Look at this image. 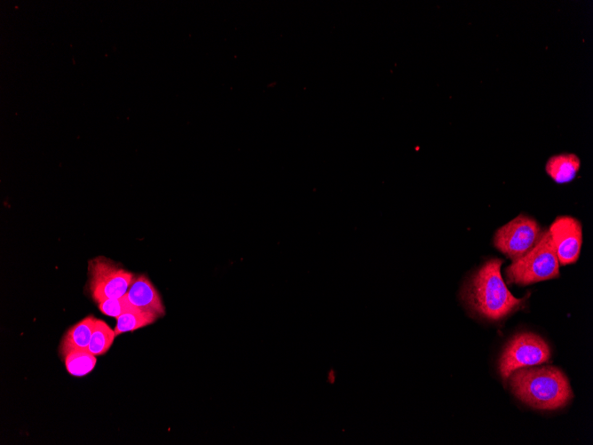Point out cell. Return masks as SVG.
<instances>
[{
	"mask_svg": "<svg viewBox=\"0 0 593 445\" xmlns=\"http://www.w3.org/2000/svg\"><path fill=\"white\" fill-rule=\"evenodd\" d=\"M502 260L486 261L469 280L463 298L478 315L491 321L501 320L520 309L525 298H517L508 290L501 274Z\"/></svg>",
	"mask_w": 593,
	"mask_h": 445,
	"instance_id": "6da1fadb",
	"label": "cell"
},
{
	"mask_svg": "<svg viewBox=\"0 0 593 445\" xmlns=\"http://www.w3.org/2000/svg\"><path fill=\"white\" fill-rule=\"evenodd\" d=\"M513 393L524 403L542 410L565 406L573 397L566 376L553 366L518 369L510 376Z\"/></svg>",
	"mask_w": 593,
	"mask_h": 445,
	"instance_id": "7a4b0ae2",
	"label": "cell"
},
{
	"mask_svg": "<svg viewBox=\"0 0 593 445\" xmlns=\"http://www.w3.org/2000/svg\"><path fill=\"white\" fill-rule=\"evenodd\" d=\"M508 282L528 285L557 278L559 262L548 231L542 232L536 243L522 257L513 260L506 270Z\"/></svg>",
	"mask_w": 593,
	"mask_h": 445,
	"instance_id": "3957f363",
	"label": "cell"
},
{
	"mask_svg": "<svg viewBox=\"0 0 593 445\" xmlns=\"http://www.w3.org/2000/svg\"><path fill=\"white\" fill-rule=\"evenodd\" d=\"M550 358V348L540 336L523 332L512 338L499 359V372L508 378L515 370L542 364Z\"/></svg>",
	"mask_w": 593,
	"mask_h": 445,
	"instance_id": "277c9868",
	"label": "cell"
},
{
	"mask_svg": "<svg viewBox=\"0 0 593 445\" xmlns=\"http://www.w3.org/2000/svg\"><path fill=\"white\" fill-rule=\"evenodd\" d=\"M89 290L98 304L124 296L134 280V274L111 259L97 257L89 260Z\"/></svg>",
	"mask_w": 593,
	"mask_h": 445,
	"instance_id": "5b68a950",
	"label": "cell"
},
{
	"mask_svg": "<svg viewBox=\"0 0 593 445\" xmlns=\"http://www.w3.org/2000/svg\"><path fill=\"white\" fill-rule=\"evenodd\" d=\"M542 234L539 224L533 218L520 214L496 231L494 244L513 261L526 253Z\"/></svg>",
	"mask_w": 593,
	"mask_h": 445,
	"instance_id": "8992f818",
	"label": "cell"
},
{
	"mask_svg": "<svg viewBox=\"0 0 593 445\" xmlns=\"http://www.w3.org/2000/svg\"><path fill=\"white\" fill-rule=\"evenodd\" d=\"M549 232L559 264L565 266L576 262L582 243L580 221L570 216H559L550 225Z\"/></svg>",
	"mask_w": 593,
	"mask_h": 445,
	"instance_id": "52a82bcc",
	"label": "cell"
},
{
	"mask_svg": "<svg viewBox=\"0 0 593 445\" xmlns=\"http://www.w3.org/2000/svg\"><path fill=\"white\" fill-rule=\"evenodd\" d=\"M125 295L129 302L140 310L153 313L158 317L165 314L160 294L145 274L134 277Z\"/></svg>",
	"mask_w": 593,
	"mask_h": 445,
	"instance_id": "ba28073f",
	"label": "cell"
},
{
	"mask_svg": "<svg viewBox=\"0 0 593 445\" xmlns=\"http://www.w3.org/2000/svg\"><path fill=\"white\" fill-rule=\"evenodd\" d=\"M96 321L97 318L90 314L67 330L59 346L63 358L73 351H87Z\"/></svg>",
	"mask_w": 593,
	"mask_h": 445,
	"instance_id": "9c48e42d",
	"label": "cell"
},
{
	"mask_svg": "<svg viewBox=\"0 0 593 445\" xmlns=\"http://www.w3.org/2000/svg\"><path fill=\"white\" fill-rule=\"evenodd\" d=\"M580 166L581 161L576 155L563 153L550 157L545 171L556 183L564 184L575 178Z\"/></svg>",
	"mask_w": 593,
	"mask_h": 445,
	"instance_id": "30bf717a",
	"label": "cell"
},
{
	"mask_svg": "<svg viewBox=\"0 0 593 445\" xmlns=\"http://www.w3.org/2000/svg\"><path fill=\"white\" fill-rule=\"evenodd\" d=\"M157 318L154 314L138 308L125 312L116 318L117 322L114 329L115 336L146 327L154 322Z\"/></svg>",
	"mask_w": 593,
	"mask_h": 445,
	"instance_id": "8fae6325",
	"label": "cell"
},
{
	"mask_svg": "<svg viewBox=\"0 0 593 445\" xmlns=\"http://www.w3.org/2000/svg\"><path fill=\"white\" fill-rule=\"evenodd\" d=\"M115 337L107 322L97 319L87 351L95 356L102 355L109 350Z\"/></svg>",
	"mask_w": 593,
	"mask_h": 445,
	"instance_id": "7c38bea8",
	"label": "cell"
},
{
	"mask_svg": "<svg viewBox=\"0 0 593 445\" xmlns=\"http://www.w3.org/2000/svg\"><path fill=\"white\" fill-rule=\"evenodd\" d=\"M64 360L67 372L75 377H82L90 373L97 362L95 355L84 350L70 352Z\"/></svg>",
	"mask_w": 593,
	"mask_h": 445,
	"instance_id": "4fadbf2b",
	"label": "cell"
},
{
	"mask_svg": "<svg viewBox=\"0 0 593 445\" xmlns=\"http://www.w3.org/2000/svg\"><path fill=\"white\" fill-rule=\"evenodd\" d=\"M137 307L133 306L127 299L126 295L117 298H109L99 303V309L106 315L112 317H119L125 312L133 310Z\"/></svg>",
	"mask_w": 593,
	"mask_h": 445,
	"instance_id": "5bb4252c",
	"label": "cell"
}]
</instances>
